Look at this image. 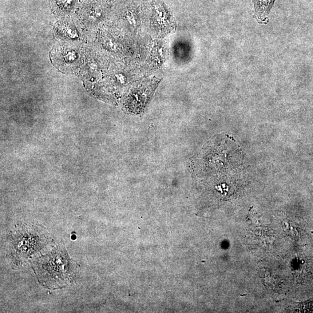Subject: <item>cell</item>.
<instances>
[{
  "mask_svg": "<svg viewBox=\"0 0 313 313\" xmlns=\"http://www.w3.org/2000/svg\"><path fill=\"white\" fill-rule=\"evenodd\" d=\"M55 2L59 10L67 12L72 9L75 0H55Z\"/></svg>",
  "mask_w": 313,
  "mask_h": 313,
  "instance_id": "52a82bcc",
  "label": "cell"
},
{
  "mask_svg": "<svg viewBox=\"0 0 313 313\" xmlns=\"http://www.w3.org/2000/svg\"><path fill=\"white\" fill-rule=\"evenodd\" d=\"M106 9L107 3L104 0H91L83 6L82 13L89 21L95 22L104 16Z\"/></svg>",
  "mask_w": 313,
  "mask_h": 313,
  "instance_id": "3957f363",
  "label": "cell"
},
{
  "mask_svg": "<svg viewBox=\"0 0 313 313\" xmlns=\"http://www.w3.org/2000/svg\"><path fill=\"white\" fill-rule=\"evenodd\" d=\"M33 269L43 286L55 288L72 282L77 274V265L65 249L58 247L34 261Z\"/></svg>",
  "mask_w": 313,
  "mask_h": 313,
  "instance_id": "6da1fadb",
  "label": "cell"
},
{
  "mask_svg": "<svg viewBox=\"0 0 313 313\" xmlns=\"http://www.w3.org/2000/svg\"><path fill=\"white\" fill-rule=\"evenodd\" d=\"M276 0H253L254 5V17L260 23H264Z\"/></svg>",
  "mask_w": 313,
  "mask_h": 313,
  "instance_id": "5b68a950",
  "label": "cell"
},
{
  "mask_svg": "<svg viewBox=\"0 0 313 313\" xmlns=\"http://www.w3.org/2000/svg\"><path fill=\"white\" fill-rule=\"evenodd\" d=\"M153 18L159 25H171L172 16L168 8L161 0H153Z\"/></svg>",
  "mask_w": 313,
  "mask_h": 313,
  "instance_id": "277c9868",
  "label": "cell"
},
{
  "mask_svg": "<svg viewBox=\"0 0 313 313\" xmlns=\"http://www.w3.org/2000/svg\"><path fill=\"white\" fill-rule=\"evenodd\" d=\"M13 246L16 253L19 257L26 258L37 249H40L41 245H44V239H41L38 234L27 231L16 234L13 239Z\"/></svg>",
  "mask_w": 313,
  "mask_h": 313,
  "instance_id": "7a4b0ae2",
  "label": "cell"
},
{
  "mask_svg": "<svg viewBox=\"0 0 313 313\" xmlns=\"http://www.w3.org/2000/svg\"><path fill=\"white\" fill-rule=\"evenodd\" d=\"M152 93V84L146 83L135 91L130 97V100L133 102L134 104H137L140 108H143V107L148 102L150 97H151Z\"/></svg>",
  "mask_w": 313,
  "mask_h": 313,
  "instance_id": "8992f818",
  "label": "cell"
}]
</instances>
